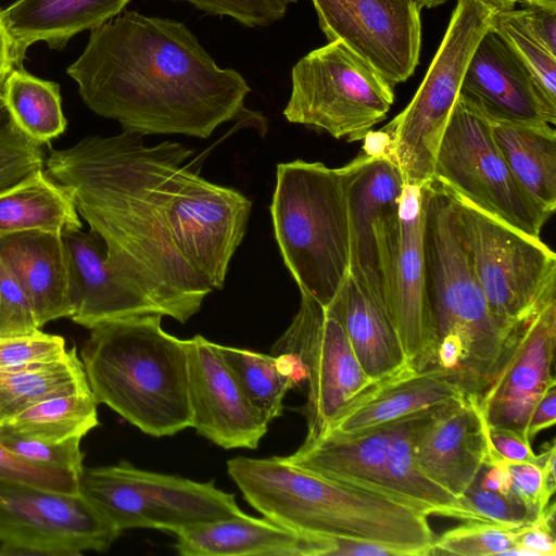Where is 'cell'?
<instances>
[{"label": "cell", "instance_id": "6da1fadb", "mask_svg": "<svg viewBox=\"0 0 556 556\" xmlns=\"http://www.w3.org/2000/svg\"><path fill=\"white\" fill-rule=\"evenodd\" d=\"M192 154L123 131L51 150L45 164L103 241L114 273L181 324L224 287L251 212L242 193L190 170Z\"/></svg>", "mask_w": 556, "mask_h": 556}, {"label": "cell", "instance_id": "7a4b0ae2", "mask_svg": "<svg viewBox=\"0 0 556 556\" xmlns=\"http://www.w3.org/2000/svg\"><path fill=\"white\" fill-rule=\"evenodd\" d=\"M84 103L124 131L206 139L247 112L251 89L174 18L124 11L90 30L67 67Z\"/></svg>", "mask_w": 556, "mask_h": 556}, {"label": "cell", "instance_id": "3957f363", "mask_svg": "<svg viewBox=\"0 0 556 556\" xmlns=\"http://www.w3.org/2000/svg\"><path fill=\"white\" fill-rule=\"evenodd\" d=\"M426 290L432 329L429 368L447 372L478 399L494 381L514 329L491 314L475 275L452 194L434 180L421 186Z\"/></svg>", "mask_w": 556, "mask_h": 556}, {"label": "cell", "instance_id": "277c9868", "mask_svg": "<svg viewBox=\"0 0 556 556\" xmlns=\"http://www.w3.org/2000/svg\"><path fill=\"white\" fill-rule=\"evenodd\" d=\"M227 471L253 508L296 533L384 543L405 556L430 555L435 538L428 515L403 501L329 480L280 456H237L227 462Z\"/></svg>", "mask_w": 556, "mask_h": 556}, {"label": "cell", "instance_id": "5b68a950", "mask_svg": "<svg viewBox=\"0 0 556 556\" xmlns=\"http://www.w3.org/2000/svg\"><path fill=\"white\" fill-rule=\"evenodd\" d=\"M163 315L92 327L80 351L90 390L146 434L174 435L192 425L186 340L167 333Z\"/></svg>", "mask_w": 556, "mask_h": 556}, {"label": "cell", "instance_id": "8992f818", "mask_svg": "<svg viewBox=\"0 0 556 556\" xmlns=\"http://www.w3.org/2000/svg\"><path fill=\"white\" fill-rule=\"evenodd\" d=\"M270 214L281 256L300 292L330 305L350 264L342 167L303 160L278 164Z\"/></svg>", "mask_w": 556, "mask_h": 556}, {"label": "cell", "instance_id": "52a82bcc", "mask_svg": "<svg viewBox=\"0 0 556 556\" xmlns=\"http://www.w3.org/2000/svg\"><path fill=\"white\" fill-rule=\"evenodd\" d=\"M496 10L479 0H457L439 49L412 101L383 129V153L406 184L431 180L440 141L459 96L470 58L492 27Z\"/></svg>", "mask_w": 556, "mask_h": 556}, {"label": "cell", "instance_id": "ba28073f", "mask_svg": "<svg viewBox=\"0 0 556 556\" xmlns=\"http://www.w3.org/2000/svg\"><path fill=\"white\" fill-rule=\"evenodd\" d=\"M393 102L394 87L362 55L334 40L294 64L283 116L352 142L365 139Z\"/></svg>", "mask_w": 556, "mask_h": 556}, {"label": "cell", "instance_id": "9c48e42d", "mask_svg": "<svg viewBox=\"0 0 556 556\" xmlns=\"http://www.w3.org/2000/svg\"><path fill=\"white\" fill-rule=\"evenodd\" d=\"M79 492L121 531L147 528L175 533L245 514L233 494L212 481L149 471L126 460L84 468Z\"/></svg>", "mask_w": 556, "mask_h": 556}, {"label": "cell", "instance_id": "30bf717a", "mask_svg": "<svg viewBox=\"0 0 556 556\" xmlns=\"http://www.w3.org/2000/svg\"><path fill=\"white\" fill-rule=\"evenodd\" d=\"M452 197L488 307L500 325L514 329L556 295V255L540 238Z\"/></svg>", "mask_w": 556, "mask_h": 556}, {"label": "cell", "instance_id": "8fae6325", "mask_svg": "<svg viewBox=\"0 0 556 556\" xmlns=\"http://www.w3.org/2000/svg\"><path fill=\"white\" fill-rule=\"evenodd\" d=\"M431 180L532 237L540 238L549 218L514 178L492 137L490 121L460 94L440 141Z\"/></svg>", "mask_w": 556, "mask_h": 556}, {"label": "cell", "instance_id": "7c38bea8", "mask_svg": "<svg viewBox=\"0 0 556 556\" xmlns=\"http://www.w3.org/2000/svg\"><path fill=\"white\" fill-rule=\"evenodd\" d=\"M300 293V307L270 354H289L304 368L306 403L301 413L308 443L324 435L340 410L374 380L362 369L334 308Z\"/></svg>", "mask_w": 556, "mask_h": 556}, {"label": "cell", "instance_id": "4fadbf2b", "mask_svg": "<svg viewBox=\"0 0 556 556\" xmlns=\"http://www.w3.org/2000/svg\"><path fill=\"white\" fill-rule=\"evenodd\" d=\"M121 532L80 492L0 481V555L104 552Z\"/></svg>", "mask_w": 556, "mask_h": 556}, {"label": "cell", "instance_id": "5bb4252c", "mask_svg": "<svg viewBox=\"0 0 556 556\" xmlns=\"http://www.w3.org/2000/svg\"><path fill=\"white\" fill-rule=\"evenodd\" d=\"M328 41L341 40L393 87L415 72L422 8L416 0H312Z\"/></svg>", "mask_w": 556, "mask_h": 556}, {"label": "cell", "instance_id": "9a60e30c", "mask_svg": "<svg viewBox=\"0 0 556 556\" xmlns=\"http://www.w3.org/2000/svg\"><path fill=\"white\" fill-rule=\"evenodd\" d=\"M350 233L349 275L384 306L383 264L396 231L403 175L387 154L363 152L342 167Z\"/></svg>", "mask_w": 556, "mask_h": 556}, {"label": "cell", "instance_id": "2e32d148", "mask_svg": "<svg viewBox=\"0 0 556 556\" xmlns=\"http://www.w3.org/2000/svg\"><path fill=\"white\" fill-rule=\"evenodd\" d=\"M383 295L408 364L418 371L428 369L433 340L426 290L421 186L405 185L397 228L383 264Z\"/></svg>", "mask_w": 556, "mask_h": 556}, {"label": "cell", "instance_id": "e0dca14e", "mask_svg": "<svg viewBox=\"0 0 556 556\" xmlns=\"http://www.w3.org/2000/svg\"><path fill=\"white\" fill-rule=\"evenodd\" d=\"M555 343L556 295L518 325L497 376L477 399L488 426L511 429L526 438L534 404L556 384L552 371Z\"/></svg>", "mask_w": 556, "mask_h": 556}, {"label": "cell", "instance_id": "ac0fdd59", "mask_svg": "<svg viewBox=\"0 0 556 556\" xmlns=\"http://www.w3.org/2000/svg\"><path fill=\"white\" fill-rule=\"evenodd\" d=\"M191 427L224 448H256L269 420L249 401L218 344L186 339Z\"/></svg>", "mask_w": 556, "mask_h": 556}, {"label": "cell", "instance_id": "d6986e66", "mask_svg": "<svg viewBox=\"0 0 556 556\" xmlns=\"http://www.w3.org/2000/svg\"><path fill=\"white\" fill-rule=\"evenodd\" d=\"M419 469L462 500L488 454L485 420L473 395L441 403L418 427L413 443Z\"/></svg>", "mask_w": 556, "mask_h": 556}, {"label": "cell", "instance_id": "ffe728a7", "mask_svg": "<svg viewBox=\"0 0 556 556\" xmlns=\"http://www.w3.org/2000/svg\"><path fill=\"white\" fill-rule=\"evenodd\" d=\"M459 94L489 119L551 125L556 122L529 72L493 27L475 49Z\"/></svg>", "mask_w": 556, "mask_h": 556}, {"label": "cell", "instance_id": "44dd1931", "mask_svg": "<svg viewBox=\"0 0 556 556\" xmlns=\"http://www.w3.org/2000/svg\"><path fill=\"white\" fill-rule=\"evenodd\" d=\"M71 319L88 329L113 319L161 314L141 292L114 273L108 264L103 241L80 229L62 236Z\"/></svg>", "mask_w": 556, "mask_h": 556}, {"label": "cell", "instance_id": "7402d4cb", "mask_svg": "<svg viewBox=\"0 0 556 556\" xmlns=\"http://www.w3.org/2000/svg\"><path fill=\"white\" fill-rule=\"evenodd\" d=\"M394 426L395 420L353 433L326 432L312 442H303L285 459L329 480L414 506L397 496L390 484L389 450Z\"/></svg>", "mask_w": 556, "mask_h": 556}, {"label": "cell", "instance_id": "603a6c76", "mask_svg": "<svg viewBox=\"0 0 556 556\" xmlns=\"http://www.w3.org/2000/svg\"><path fill=\"white\" fill-rule=\"evenodd\" d=\"M464 394L443 369L418 371L406 365L357 393L334 417L327 432L363 431Z\"/></svg>", "mask_w": 556, "mask_h": 556}, {"label": "cell", "instance_id": "cb8c5ba5", "mask_svg": "<svg viewBox=\"0 0 556 556\" xmlns=\"http://www.w3.org/2000/svg\"><path fill=\"white\" fill-rule=\"evenodd\" d=\"M0 263L30 300L39 328L71 317L62 237L39 230L0 237Z\"/></svg>", "mask_w": 556, "mask_h": 556}, {"label": "cell", "instance_id": "d4e9b609", "mask_svg": "<svg viewBox=\"0 0 556 556\" xmlns=\"http://www.w3.org/2000/svg\"><path fill=\"white\" fill-rule=\"evenodd\" d=\"M130 0H15L0 10L18 67L27 48L45 41L61 50L84 30H91L121 14Z\"/></svg>", "mask_w": 556, "mask_h": 556}, {"label": "cell", "instance_id": "484cf974", "mask_svg": "<svg viewBox=\"0 0 556 556\" xmlns=\"http://www.w3.org/2000/svg\"><path fill=\"white\" fill-rule=\"evenodd\" d=\"M330 305L343 325L362 369L371 380L409 365L386 307L353 277L348 276Z\"/></svg>", "mask_w": 556, "mask_h": 556}, {"label": "cell", "instance_id": "4316f807", "mask_svg": "<svg viewBox=\"0 0 556 556\" xmlns=\"http://www.w3.org/2000/svg\"><path fill=\"white\" fill-rule=\"evenodd\" d=\"M181 556H302L305 534L247 514L174 533Z\"/></svg>", "mask_w": 556, "mask_h": 556}, {"label": "cell", "instance_id": "83f0119b", "mask_svg": "<svg viewBox=\"0 0 556 556\" xmlns=\"http://www.w3.org/2000/svg\"><path fill=\"white\" fill-rule=\"evenodd\" d=\"M489 121L492 137L514 178L551 217L556 208V131L553 125Z\"/></svg>", "mask_w": 556, "mask_h": 556}, {"label": "cell", "instance_id": "f1b7e54d", "mask_svg": "<svg viewBox=\"0 0 556 556\" xmlns=\"http://www.w3.org/2000/svg\"><path fill=\"white\" fill-rule=\"evenodd\" d=\"M81 226L70 194L43 169L0 192V237L30 230L62 236Z\"/></svg>", "mask_w": 556, "mask_h": 556}, {"label": "cell", "instance_id": "f546056e", "mask_svg": "<svg viewBox=\"0 0 556 556\" xmlns=\"http://www.w3.org/2000/svg\"><path fill=\"white\" fill-rule=\"evenodd\" d=\"M218 350L249 401L269 422L281 416L287 392L305 381L304 368L289 354L220 344Z\"/></svg>", "mask_w": 556, "mask_h": 556}, {"label": "cell", "instance_id": "4dcf8cb0", "mask_svg": "<svg viewBox=\"0 0 556 556\" xmlns=\"http://www.w3.org/2000/svg\"><path fill=\"white\" fill-rule=\"evenodd\" d=\"M87 387L76 348L55 361L0 370V424L47 397Z\"/></svg>", "mask_w": 556, "mask_h": 556}, {"label": "cell", "instance_id": "1f68e13d", "mask_svg": "<svg viewBox=\"0 0 556 556\" xmlns=\"http://www.w3.org/2000/svg\"><path fill=\"white\" fill-rule=\"evenodd\" d=\"M98 405L87 387L39 401L0 424V428L48 442L81 439L99 426Z\"/></svg>", "mask_w": 556, "mask_h": 556}, {"label": "cell", "instance_id": "d6a6232c", "mask_svg": "<svg viewBox=\"0 0 556 556\" xmlns=\"http://www.w3.org/2000/svg\"><path fill=\"white\" fill-rule=\"evenodd\" d=\"M1 90L13 119L31 139L47 144L65 130L66 119L56 83L15 67Z\"/></svg>", "mask_w": 556, "mask_h": 556}, {"label": "cell", "instance_id": "836d02e7", "mask_svg": "<svg viewBox=\"0 0 556 556\" xmlns=\"http://www.w3.org/2000/svg\"><path fill=\"white\" fill-rule=\"evenodd\" d=\"M492 27L529 72L546 108L556 116V55L530 34L515 8L496 11Z\"/></svg>", "mask_w": 556, "mask_h": 556}, {"label": "cell", "instance_id": "e575fe53", "mask_svg": "<svg viewBox=\"0 0 556 556\" xmlns=\"http://www.w3.org/2000/svg\"><path fill=\"white\" fill-rule=\"evenodd\" d=\"M43 147L17 126L0 88V192L43 169Z\"/></svg>", "mask_w": 556, "mask_h": 556}, {"label": "cell", "instance_id": "d590c367", "mask_svg": "<svg viewBox=\"0 0 556 556\" xmlns=\"http://www.w3.org/2000/svg\"><path fill=\"white\" fill-rule=\"evenodd\" d=\"M519 528L491 521H465L434 539L430 555H505L517 547Z\"/></svg>", "mask_w": 556, "mask_h": 556}, {"label": "cell", "instance_id": "8d00e7d4", "mask_svg": "<svg viewBox=\"0 0 556 556\" xmlns=\"http://www.w3.org/2000/svg\"><path fill=\"white\" fill-rule=\"evenodd\" d=\"M0 441L14 455L29 463L70 470L79 475L84 470L80 438L48 442L22 437L0 428Z\"/></svg>", "mask_w": 556, "mask_h": 556}, {"label": "cell", "instance_id": "74e56055", "mask_svg": "<svg viewBox=\"0 0 556 556\" xmlns=\"http://www.w3.org/2000/svg\"><path fill=\"white\" fill-rule=\"evenodd\" d=\"M80 475L74 471L29 463L14 455L0 441V481L77 493Z\"/></svg>", "mask_w": 556, "mask_h": 556}, {"label": "cell", "instance_id": "f35d334b", "mask_svg": "<svg viewBox=\"0 0 556 556\" xmlns=\"http://www.w3.org/2000/svg\"><path fill=\"white\" fill-rule=\"evenodd\" d=\"M65 340L37 330L28 334L0 337V370H9L63 357Z\"/></svg>", "mask_w": 556, "mask_h": 556}, {"label": "cell", "instance_id": "ab89813d", "mask_svg": "<svg viewBox=\"0 0 556 556\" xmlns=\"http://www.w3.org/2000/svg\"><path fill=\"white\" fill-rule=\"evenodd\" d=\"M206 14L228 16L245 27H266L285 17L288 0H173Z\"/></svg>", "mask_w": 556, "mask_h": 556}, {"label": "cell", "instance_id": "60d3db41", "mask_svg": "<svg viewBox=\"0 0 556 556\" xmlns=\"http://www.w3.org/2000/svg\"><path fill=\"white\" fill-rule=\"evenodd\" d=\"M462 500L486 521L508 528H519L535 521L513 491H493L481 486L476 479Z\"/></svg>", "mask_w": 556, "mask_h": 556}, {"label": "cell", "instance_id": "b9f144b4", "mask_svg": "<svg viewBox=\"0 0 556 556\" xmlns=\"http://www.w3.org/2000/svg\"><path fill=\"white\" fill-rule=\"evenodd\" d=\"M39 329L29 298L0 263V337L28 334Z\"/></svg>", "mask_w": 556, "mask_h": 556}, {"label": "cell", "instance_id": "7bdbcfd3", "mask_svg": "<svg viewBox=\"0 0 556 556\" xmlns=\"http://www.w3.org/2000/svg\"><path fill=\"white\" fill-rule=\"evenodd\" d=\"M504 463L513 492L523 503L530 515L535 520L539 519L551 501L545 491L540 457L536 463L506 460Z\"/></svg>", "mask_w": 556, "mask_h": 556}, {"label": "cell", "instance_id": "ee69618b", "mask_svg": "<svg viewBox=\"0 0 556 556\" xmlns=\"http://www.w3.org/2000/svg\"><path fill=\"white\" fill-rule=\"evenodd\" d=\"M405 556L397 547L361 539L314 535L311 556Z\"/></svg>", "mask_w": 556, "mask_h": 556}, {"label": "cell", "instance_id": "f6af8a7d", "mask_svg": "<svg viewBox=\"0 0 556 556\" xmlns=\"http://www.w3.org/2000/svg\"><path fill=\"white\" fill-rule=\"evenodd\" d=\"M488 454L484 464L497 460L536 463L539 456L533 452L531 442L511 429L490 427L485 422Z\"/></svg>", "mask_w": 556, "mask_h": 556}, {"label": "cell", "instance_id": "bcb514c9", "mask_svg": "<svg viewBox=\"0 0 556 556\" xmlns=\"http://www.w3.org/2000/svg\"><path fill=\"white\" fill-rule=\"evenodd\" d=\"M554 521L555 504L548 503L539 519L519 528L516 548L525 551L528 556H555Z\"/></svg>", "mask_w": 556, "mask_h": 556}, {"label": "cell", "instance_id": "7dc6e473", "mask_svg": "<svg viewBox=\"0 0 556 556\" xmlns=\"http://www.w3.org/2000/svg\"><path fill=\"white\" fill-rule=\"evenodd\" d=\"M517 13L530 34L556 55V8L526 5Z\"/></svg>", "mask_w": 556, "mask_h": 556}, {"label": "cell", "instance_id": "c3c4849f", "mask_svg": "<svg viewBox=\"0 0 556 556\" xmlns=\"http://www.w3.org/2000/svg\"><path fill=\"white\" fill-rule=\"evenodd\" d=\"M556 422V384L549 387L534 404L526 428V438H533Z\"/></svg>", "mask_w": 556, "mask_h": 556}, {"label": "cell", "instance_id": "681fc988", "mask_svg": "<svg viewBox=\"0 0 556 556\" xmlns=\"http://www.w3.org/2000/svg\"><path fill=\"white\" fill-rule=\"evenodd\" d=\"M18 67L13 39L7 29L0 12V88L10 72Z\"/></svg>", "mask_w": 556, "mask_h": 556}, {"label": "cell", "instance_id": "f907efd6", "mask_svg": "<svg viewBox=\"0 0 556 556\" xmlns=\"http://www.w3.org/2000/svg\"><path fill=\"white\" fill-rule=\"evenodd\" d=\"M496 11L514 9L518 0H479Z\"/></svg>", "mask_w": 556, "mask_h": 556}, {"label": "cell", "instance_id": "816d5d0a", "mask_svg": "<svg viewBox=\"0 0 556 556\" xmlns=\"http://www.w3.org/2000/svg\"><path fill=\"white\" fill-rule=\"evenodd\" d=\"M525 5H539L546 8H556V0H518Z\"/></svg>", "mask_w": 556, "mask_h": 556}, {"label": "cell", "instance_id": "f5cc1de1", "mask_svg": "<svg viewBox=\"0 0 556 556\" xmlns=\"http://www.w3.org/2000/svg\"><path fill=\"white\" fill-rule=\"evenodd\" d=\"M416 1L422 9L424 8L432 9V8L439 7V5L447 2L448 0H416Z\"/></svg>", "mask_w": 556, "mask_h": 556}, {"label": "cell", "instance_id": "db71d44e", "mask_svg": "<svg viewBox=\"0 0 556 556\" xmlns=\"http://www.w3.org/2000/svg\"><path fill=\"white\" fill-rule=\"evenodd\" d=\"M288 1H289V3H295V2H298L300 0H288Z\"/></svg>", "mask_w": 556, "mask_h": 556}]
</instances>
